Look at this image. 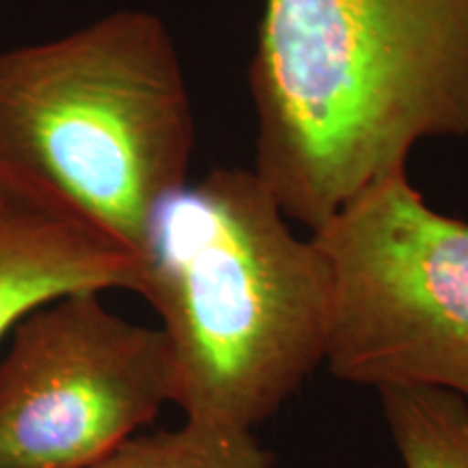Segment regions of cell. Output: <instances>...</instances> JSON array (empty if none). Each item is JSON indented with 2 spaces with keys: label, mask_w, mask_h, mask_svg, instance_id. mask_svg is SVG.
I'll return each instance as SVG.
<instances>
[{
  "label": "cell",
  "mask_w": 468,
  "mask_h": 468,
  "mask_svg": "<svg viewBox=\"0 0 468 468\" xmlns=\"http://www.w3.org/2000/svg\"><path fill=\"white\" fill-rule=\"evenodd\" d=\"M254 172L314 232L425 139L468 137V0H265Z\"/></svg>",
  "instance_id": "6da1fadb"
},
{
  "label": "cell",
  "mask_w": 468,
  "mask_h": 468,
  "mask_svg": "<svg viewBox=\"0 0 468 468\" xmlns=\"http://www.w3.org/2000/svg\"><path fill=\"white\" fill-rule=\"evenodd\" d=\"M172 354L185 419L254 430L325 362L335 273L254 169L169 193L142 248V291Z\"/></svg>",
  "instance_id": "7a4b0ae2"
},
{
  "label": "cell",
  "mask_w": 468,
  "mask_h": 468,
  "mask_svg": "<svg viewBox=\"0 0 468 468\" xmlns=\"http://www.w3.org/2000/svg\"><path fill=\"white\" fill-rule=\"evenodd\" d=\"M196 124L161 17L122 9L0 50V183L142 261L152 215L186 185Z\"/></svg>",
  "instance_id": "3957f363"
},
{
  "label": "cell",
  "mask_w": 468,
  "mask_h": 468,
  "mask_svg": "<svg viewBox=\"0 0 468 468\" xmlns=\"http://www.w3.org/2000/svg\"><path fill=\"white\" fill-rule=\"evenodd\" d=\"M310 237L335 273L332 376L468 401V221L431 208L406 169L367 186Z\"/></svg>",
  "instance_id": "277c9868"
},
{
  "label": "cell",
  "mask_w": 468,
  "mask_h": 468,
  "mask_svg": "<svg viewBox=\"0 0 468 468\" xmlns=\"http://www.w3.org/2000/svg\"><path fill=\"white\" fill-rule=\"evenodd\" d=\"M0 360V468H85L174 403L161 327L115 314L102 291L31 310Z\"/></svg>",
  "instance_id": "5b68a950"
},
{
  "label": "cell",
  "mask_w": 468,
  "mask_h": 468,
  "mask_svg": "<svg viewBox=\"0 0 468 468\" xmlns=\"http://www.w3.org/2000/svg\"><path fill=\"white\" fill-rule=\"evenodd\" d=\"M111 289L142 291L128 245L0 183V341L42 303Z\"/></svg>",
  "instance_id": "8992f818"
},
{
  "label": "cell",
  "mask_w": 468,
  "mask_h": 468,
  "mask_svg": "<svg viewBox=\"0 0 468 468\" xmlns=\"http://www.w3.org/2000/svg\"><path fill=\"white\" fill-rule=\"evenodd\" d=\"M254 430L185 419L176 430L134 434L85 468H273Z\"/></svg>",
  "instance_id": "52a82bcc"
},
{
  "label": "cell",
  "mask_w": 468,
  "mask_h": 468,
  "mask_svg": "<svg viewBox=\"0 0 468 468\" xmlns=\"http://www.w3.org/2000/svg\"><path fill=\"white\" fill-rule=\"evenodd\" d=\"M378 393L403 468H468V401L423 386Z\"/></svg>",
  "instance_id": "ba28073f"
}]
</instances>
